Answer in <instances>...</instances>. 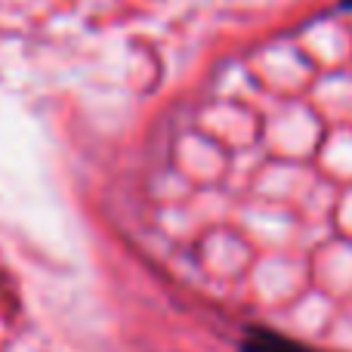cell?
Masks as SVG:
<instances>
[{"label": "cell", "instance_id": "obj_1", "mask_svg": "<svg viewBox=\"0 0 352 352\" xmlns=\"http://www.w3.org/2000/svg\"><path fill=\"white\" fill-rule=\"evenodd\" d=\"M241 352H318V349L291 340V337H281V334H275V331L254 328L241 340Z\"/></svg>", "mask_w": 352, "mask_h": 352}, {"label": "cell", "instance_id": "obj_2", "mask_svg": "<svg viewBox=\"0 0 352 352\" xmlns=\"http://www.w3.org/2000/svg\"><path fill=\"white\" fill-rule=\"evenodd\" d=\"M343 6H352V0H343Z\"/></svg>", "mask_w": 352, "mask_h": 352}]
</instances>
